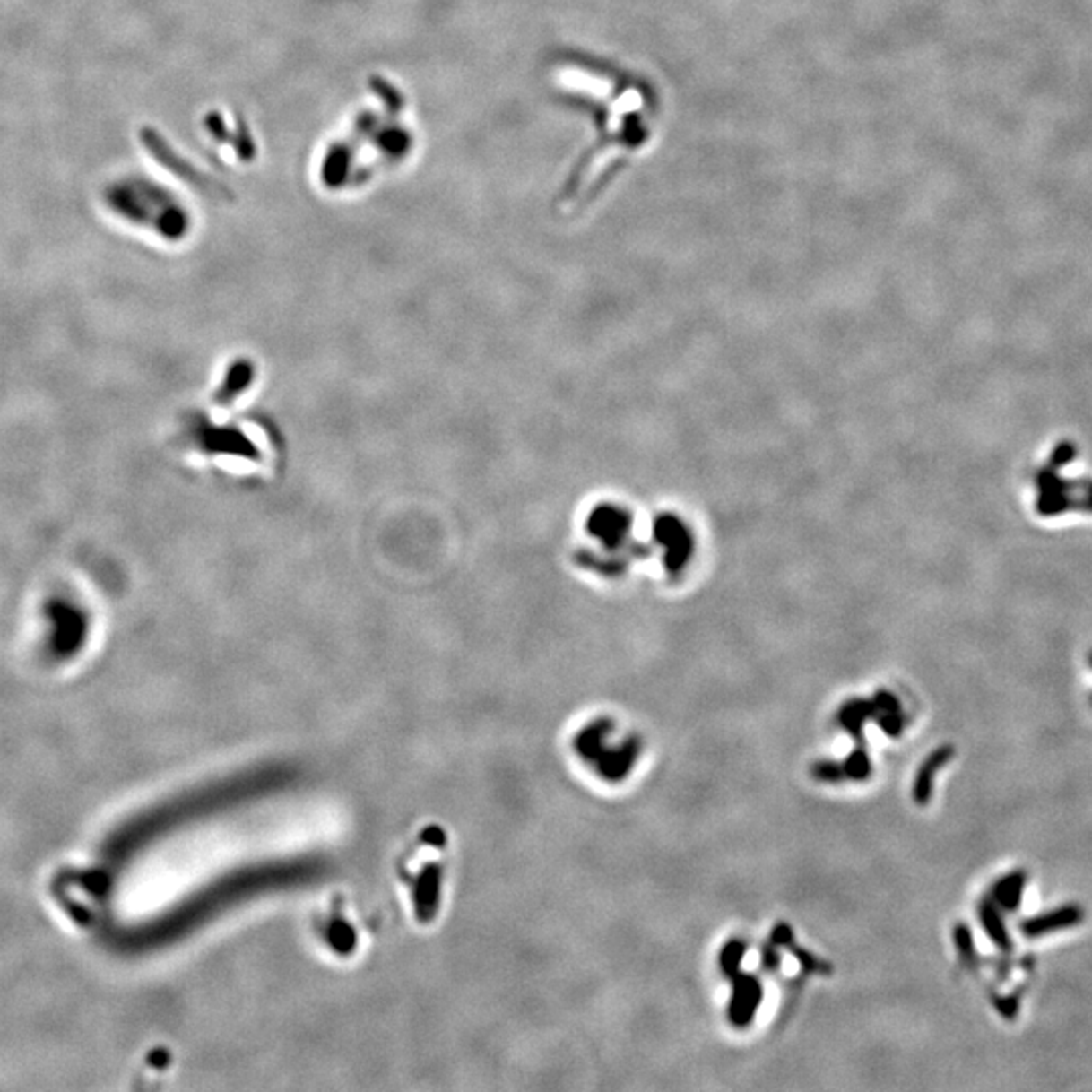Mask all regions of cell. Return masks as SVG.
Listing matches in <instances>:
<instances>
[{
  "mask_svg": "<svg viewBox=\"0 0 1092 1092\" xmlns=\"http://www.w3.org/2000/svg\"><path fill=\"white\" fill-rule=\"evenodd\" d=\"M560 87L595 109L597 144L573 172L565 201L595 195L605 178L650 146L658 128V98L644 79L605 65L575 63L560 69Z\"/></svg>",
  "mask_w": 1092,
  "mask_h": 1092,
  "instance_id": "cell-1",
  "label": "cell"
},
{
  "mask_svg": "<svg viewBox=\"0 0 1092 1092\" xmlns=\"http://www.w3.org/2000/svg\"><path fill=\"white\" fill-rule=\"evenodd\" d=\"M710 536L692 508L660 502L646 508L642 575L662 591H688L708 567Z\"/></svg>",
  "mask_w": 1092,
  "mask_h": 1092,
  "instance_id": "cell-2",
  "label": "cell"
},
{
  "mask_svg": "<svg viewBox=\"0 0 1092 1092\" xmlns=\"http://www.w3.org/2000/svg\"><path fill=\"white\" fill-rule=\"evenodd\" d=\"M646 510L628 498H605L585 514L583 533L589 541L585 555L593 571L607 581L642 575Z\"/></svg>",
  "mask_w": 1092,
  "mask_h": 1092,
  "instance_id": "cell-3",
  "label": "cell"
},
{
  "mask_svg": "<svg viewBox=\"0 0 1092 1092\" xmlns=\"http://www.w3.org/2000/svg\"><path fill=\"white\" fill-rule=\"evenodd\" d=\"M1076 455L1074 443H1060L1050 455L1046 468L1038 470L1034 476V484L1038 488V502L1036 508L1042 516H1058L1070 508H1082L1092 512V481H1076L1060 476V468L1070 464Z\"/></svg>",
  "mask_w": 1092,
  "mask_h": 1092,
  "instance_id": "cell-4",
  "label": "cell"
},
{
  "mask_svg": "<svg viewBox=\"0 0 1092 1092\" xmlns=\"http://www.w3.org/2000/svg\"><path fill=\"white\" fill-rule=\"evenodd\" d=\"M1082 921V910L1079 906H1062L1054 910V913H1048L1044 916H1038V919H1030L1022 924L1024 935L1027 937H1042L1046 935V932L1064 929V927H1072V924Z\"/></svg>",
  "mask_w": 1092,
  "mask_h": 1092,
  "instance_id": "cell-5",
  "label": "cell"
},
{
  "mask_svg": "<svg viewBox=\"0 0 1092 1092\" xmlns=\"http://www.w3.org/2000/svg\"><path fill=\"white\" fill-rule=\"evenodd\" d=\"M758 995H761V989H758L753 979L747 977L741 981L737 985V992H734L732 1003V1014L737 1022H749L750 1016H753L755 1006L758 1003Z\"/></svg>",
  "mask_w": 1092,
  "mask_h": 1092,
  "instance_id": "cell-6",
  "label": "cell"
},
{
  "mask_svg": "<svg viewBox=\"0 0 1092 1092\" xmlns=\"http://www.w3.org/2000/svg\"><path fill=\"white\" fill-rule=\"evenodd\" d=\"M949 757H951V749H940L935 750V755H932L924 767L919 773V777H916V785H914V797L919 803H927L929 793H931V783H932V775H935L937 769H940L947 761Z\"/></svg>",
  "mask_w": 1092,
  "mask_h": 1092,
  "instance_id": "cell-7",
  "label": "cell"
},
{
  "mask_svg": "<svg viewBox=\"0 0 1092 1092\" xmlns=\"http://www.w3.org/2000/svg\"><path fill=\"white\" fill-rule=\"evenodd\" d=\"M1026 884V876L1024 872H1016L1008 878H1003V880L995 886V900L1003 905L1006 908H1016L1019 898H1022V890Z\"/></svg>",
  "mask_w": 1092,
  "mask_h": 1092,
  "instance_id": "cell-8",
  "label": "cell"
},
{
  "mask_svg": "<svg viewBox=\"0 0 1092 1092\" xmlns=\"http://www.w3.org/2000/svg\"><path fill=\"white\" fill-rule=\"evenodd\" d=\"M981 923H984V927L989 932V937H992L1001 949H1006V951H1008V949H1010V937H1008V932H1006V924H1003L1001 916L995 913L993 906H989V905L981 906Z\"/></svg>",
  "mask_w": 1092,
  "mask_h": 1092,
  "instance_id": "cell-9",
  "label": "cell"
},
{
  "mask_svg": "<svg viewBox=\"0 0 1092 1092\" xmlns=\"http://www.w3.org/2000/svg\"><path fill=\"white\" fill-rule=\"evenodd\" d=\"M868 767L870 765H868L866 755L862 753V750H858L856 755L850 757V761H848V767H845V771H848L852 775V777H858L860 779V777H866V775H868Z\"/></svg>",
  "mask_w": 1092,
  "mask_h": 1092,
  "instance_id": "cell-10",
  "label": "cell"
},
{
  "mask_svg": "<svg viewBox=\"0 0 1092 1092\" xmlns=\"http://www.w3.org/2000/svg\"><path fill=\"white\" fill-rule=\"evenodd\" d=\"M741 955H742V945H739V943L728 945V947H726V951H724V955H723V967H724L726 971H734V969H737V965H739Z\"/></svg>",
  "mask_w": 1092,
  "mask_h": 1092,
  "instance_id": "cell-11",
  "label": "cell"
},
{
  "mask_svg": "<svg viewBox=\"0 0 1092 1092\" xmlns=\"http://www.w3.org/2000/svg\"><path fill=\"white\" fill-rule=\"evenodd\" d=\"M955 939H957V943L961 945V951H963V953H973V939H971V935H969V931H967V929H965V927H959V929H957V932H955Z\"/></svg>",
  "mask_w": 1092,
  "mask_h": 1092,
  "instance_id": "cell-12",
  "label": "cell"
},
{
  "mask_svg": "<svg viewBox=\"0 0 1092 1092\" xmlns=\"http://www.w3.org/2000/svg\"><path fill=\"white\" fill-rule=\"evenodd\" d=\"M1090 663H1092V654H1090Z\"/></svg>",
  "mask_w": 1092,
  "mask_h": 1092,
  "instance_id": "cell-13",
  "label": "cell"
}]
</instances>
